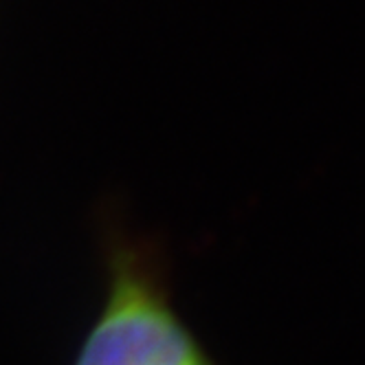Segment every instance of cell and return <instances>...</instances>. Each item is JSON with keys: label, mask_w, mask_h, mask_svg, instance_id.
<instances>
[{"label": "cell", "mask_w": 365, "mask_h": 365, "mask_svg": "<svg viewBox=\"0 0 365 365\" xmlns=\"http://www.w3.org/2000/svg\"><path fill=\"white\" fill-rule=\"evenodd\" d=\"M103 271V304L71 365L212 363L176 308L170 259L154 238L113 227Z\"/></svg>", "instance_id": "6da1fadb"}, {"label": "cell", "mask_w": 365, "mask_h": 365, "mask_svg": "<svg viewBox=\"0 0 365 365\" xmlns=\"http://www.w3.org/2000/svg\"><path fill=\"white\" fill-rule=\"evenodd\" d=\"M207 365H214V363H207Z\"/></svg>", "instance_id": "7a4b0ae2"}]
</instances>
